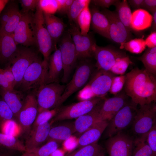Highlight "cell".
Segmentation results:
<instances>
[{
  "label": "cell",
  "instance_id": "cell-1",
  "mask_svg": "<svg viewBox=\"0 0 156 156\" xmlns=\"http://www.w3.org/2000/svg\"><path fill=\"white\" fill-rule=\"evenodd\" d=\"M125 75L124 90L134 103L141 105L156 102L155 75L138 68Z\"/></svg>",
  "mask_w": 156,
  "mask_h": 156
},
{
  "label": "cell",
  "instance_id": "cell-2",
  "mask_svg": "<svg viewBox=\"0 0 156 156\" xmlns=\"http://www.w3.org/2000/svg\"><path fill=\"white\" fill-rule=\"evenodd\" d=\"M116 75L110 71L96 69L87 84L78 93V99L82 101L104 97L109 92L113 78Z\"/></svg>",
  "mask_w": 156,
  "mask_h": 156
},
{
  "label": "cell",
  "instance_id": "cell-3",
  "mask_svg": "<svg viewBox=\"0 0 156 156\" xmlns=\"http://www.w3.org/2000/svg\"><path fill=\"white\" fill-rule=\"evenodd\" d=\"M31 26L36 44L43 55V60L48 63L51 52L55 50L57 46L54 44L47 29L44 21L43 11L39 4L35 13L32 15Z\"/></svg>",
  "mask_w": 156,
  "mask_h": 156
},
{
  "label": "cell",
  "instance_id": "cell-4",
  "mask_svg": "<svg viewBox=\"0 0 156 156\" xmlns=\"http://www.w3.org/2000/svg\"><path fill=\"white\" fill-rule=\"evenodd\" d=\"M90 59L80 60L77 65L71 80L66 86L57 107H60L69 97L83 88L88 82L95 67Z\"/></svg>",
  "mask_w": 156,
  "mask_h": 156
},
{
  "label": "cell",
  "instance_id": "cell-5",
  "mask_svg": "<svg viewBox=\"0 0 156 156\" xmlns=\"http://www.w3.org/2000/svg\"><path fill=\"white\" fill-rule=\"evenodd\" d=\"M48 63L38 57L28 67L17 88L15 90L23 92H34L45 84Z\"/></svg>",
  "mask_w": 156,
  "mask_h": 156
},
{
  "label": "cell",
  "instance_id": "cell-6",
  "mask_svg": "<svg viewBox=\"0 0 156 156\" xmlns=\"http://www.w3.org/2000/svg\"><path fill=\"white\" fill-rule=\"evenodd\" d=\"M156 122L155 102L140 105L132 124L134 139L146 137L148 132Z\"/></svg>",
  "mask_w": 156,
  "mask_h": 156
},
{
  "label": "cell",
  "instance_id": "cell-7",
  "mask_svg": "<svg viewBox=\"0 0 156 156\" xmlns=\"http://www.w3.org/2000/svg\"><path fill=\"white\" fill-rule=\"evenodd\" d=\"M65 87L59 83L44 84L33 92L36 97L38 113L56 107Z\"/></svg>",
  "mask_w": 156,
  "mask_h": 156
},
{
  "label": "cell",
  "instance_id": "cell-8",
  "mask_svg": "<svg viewBox=\"0 0 156 156\" xmlns=\"http://www.w3.org/2000/svg\"><path fill=\"white\" fill-rule=\"evenodd\" d=\"M137 105L131 99L111 119L104 131L106 138H110L122 131L132 124L138 109Z\"/></svg>",
  "mask_w": 156,
  "mask_h": 156
},
{
  "label": "cell",
  "instance_id": "cell-9",
  "mask_svg": "<svg viewBox=\"0 0 156 156\" xmlns=\"http://www.w3.org/2000/svg\"><path fill=\"white\" fill-rule=\"evenodd\" d=\"M58 42L63 64L62 81L65 83L68 81L77 64V57L74 44L68 31L64 32Z\"/></svg>",
  "mask_w": 156,
  "mask_h": 156
},
{
  "label": "cell",
  "instance_id": "cell-10",
  "mask_svg": "<svg viewBox=\"0 0 156 156\" xmlns=\"http://www.w3.org/2000/svg\"><path fill=\"white\" fill-rule=\"evenodd\" d=\"M104 97H95L60 107L51 123L55 121L77 118L93 109Z\"/></svg>",
  "mask_w": 156,
  "mask_h": 156
},
{
  "label": "cell",
  "instance_id": "cell-11",
  "mask_svg": "<svg viewBox=\"0 0 156 156\" xmlns=\"http://www.w3.org/2000/svg\"><path fill=\"white\" fill-rule=\"evenodd\" d=\"M70 24V26L68 31L74 44L77 60H80L93 57L96 44L92 36L89 34L85 35H81L78 25L74 23Z\"/></svg>",
  "mask_w": 156,
  "mask_h": 156
},
{
  "label": "cell",
  "instance_id": "cell-12",
  "mask_svg": "<svg viewBox=\"0 0 156 156\" xmlns=\"http://www.w3.org/2000/svg\"><path fill=\"white\" fill-rule=\"evenodd\" d=\"M38 57L37 52L31 48L27 47L18 48L10 65L15 80L14 89H16L18 86L29 66Z\"/></svg>",
  "mask_w": 156,
  "mask_h": 156
},
{
  "label": "cell",
  "instance_id": "cell-13",
  "mask_svg": "<svg viewBox=\"0 0 156 156\" xmlns=\"http://www.w3.org/2000/svg\"><path fill=\"white\" fill-rule=\"evenodd\" d=\"M134 140L123 131L108 138L105 146L109 156H132Z\"/></svg>",
  "mask_w": 156,
  "mask_h": 156
},
{
  "label": "cell",
  "instance_id": "cell-14",
  "mask_svg": "<svg viewBox=\"0 0 156 156\" xmlns=\"http://www.w3.org/2000/svg\"><path fill=\"white\" fill-rule=\"evenodd\" d=\"M127 55L120 49L108 46H95L93 56L96 60L95 64L96 69L110 71L116 62L119 59Z\"/></svg>",
  "mask_w": 156,
  "mask_h": 156
},
{
  "label": "cell",
  "instance_id": "cell-15",
  "mask_svg": "<svg viewBox=\"0 0 156 156\" xmlns=\"http://www.w3.org/2000/svg\"><path fill=\"white\" fill-rule=\"evenodd\" d=\"M38 113L35 94L33 92H28L26 96L23 106L17 119L23 132L29 133Z\"/></svg>",
  "mask_w": 156,
  "mask_h": 156
},
{
  "label": "cell",
  "instance_id": "cell-16",
  "mask_svg": "<svg viewBox=\"0 0 156 156\" xmlns=\"http://www.w3.org/2000/svg\"><path fill=\"white\" fill-rule=\"evenodd\" d=\"M107 18L109 24V39L120 46L131 39L132 34L120 20L115 11L106 8L101 11Z\"/></svg>",
  "mask_w": 156,
  "mask_h": 156
},
{
  "label": "cell",
  "instance_id": "cell-17",
  "mask_svg": "<svg viewBox=\"0 0 156 156\" xmlns=\"http://www.w3.org/2000/svg\"><path fill=\"white\" fill-rule=\"evenodd\" d=\"M130 98L124 90L112 97L105 98L99 112L98 121L109 122L131 100Z\"/></svg>",
  "mask_w": 156,
  "mask_h": 156
},
{
  "label": "cell",
  "instance_id": "cell-18",
  "mask_svg": "<svg viewBox=\"0 0 156 156\" xmlns=\"http://www.w3.org/2000/svg\"><path fill=\"white\" fill-rule=\"evenodd\" d=\"M21 13L20 21L12 34L13 38L17 44L27 47L36 44L31 26L32 15L29 12Z\"/></svg>",
  "mask_w": 156,
  "mask_h": 156
},
{
  "label": "cell",
  "instance_id": "cell-19",
  "mask_svg": "<svg viewBox=\"0 0 156 156\" xmlns=\"http://www.w3.org/2000/svg\"><path fill=\"white\" fill-rule=\"evenodd\" d=\"M51 123L49 121L42 123L31 130L24 144L26 152H33L47 141L51 128Z\"/></svg>",
  "mask_w": 156,
  "mask_h": 156
},
{
  "label": "cell",
  "instance_id": "cell-20",
  "mask_svg": "<svg viewBox=\"0 0 156 156\" xmlns=\"http://www.w3.org/2000/svg\"><path fill=\"white\" fill-rule=\"evenodd\" d=\"M17 45L12 34L0 31V61L7 63V67L10 66L16 55L18 49Z\"/></svg>",
  "mask_w": 156,
  "mask_h": 156
},
{
  "label": "cell",
  "instance_id": "cell-21",
  "mask_svg": "<svg viewBox=\"0 0 156 156\" xmlns=\"http://www.w3.org/2000/svg\"><path fill=\"white\" fill-rule=\"evenodd\" d=\"M24 93L15 90L5 89L0 88V95L7 103L17 119L23 105L26 96Z\"/></svg>",
  "mask_w": 156,
  "mask_h": 156
},
{
  "label": "cell",
  "instance_id": "cell-22",
  "mask_svg": "<svg viewBox=\"0 0 156 156\" xmlns=\"http://www.w3.org/2000/svg\"><path fill=\"white\" fill-rule=\"evenodd\" d=\"M104 98L92 111L76 118L73 122L75 133L80 135L98 122L99 112Z\"/></svg>",
  "mask_w": 156,
  "mask_h": 156
},
{
  "label": "cell",
  "instance_id": "cell-23",
  "mask_svg": "<svg viewBox=\"0 0 156 156\" xmlns=\"http://www.w3.org/2000/svg\"><path fill=\"white\" fill-rule=\"evenodd\" d=\"M108 122L106 120L99 121L82 133L78 139L77 147L80 148L96 143L105 129Z\"/></svg>",
  "mask_w": 156,
  "mask_h": 156
},
{
  "label": "cell",
  "instance_id": "cell-24",
  "mask_svg": "<svg viewBox=\"0 0 156 156\" xmlns=\"http://www.w3.org/2000/svg\"><path fill=\"white\" fill-rule=\"evenodd\" d=\"M62 70L63 64L60 51L59 48H57V47L49 58L45 84L59 83L60 76Z\"/></svg>",
  "mask_w": 156,
  "mask_h": 156
},
{
  "label": "cell",
  "instance_id": "cell-25",
  "mask_svg": "<svg viewBox=\"0 0 156 156\" xmlns=\"http://www.w3.org/2000/svg\"><path fill=\"white\" fill-rule=\"evenodd\" d=\"M44 23L47 29L54 44H56L62 36L66 27L60 18L53 14L43 12Z\"/></svg>",
  "mask_w": 156,
  "mask_h": 156
},
{
  "label": "cell",
  "instance_id": "cell-26",
  "mask_svg": "<svg viewBox=\"0 0 156 156\" xmlns=\"http://www.w3.org/2000/svg\"><path fill=\"white\" fill-rule=\"evenodd\" d=\"M90 11L91 25L93 30L101 36L109 39V24L107 18L95 6L92 7Z\"/></svg>",
  "mask_w": 156,
  "mask_h": 156
},
{
  "label": "cell",
  "instance_id": "cell-27",
  "mask_svg": "<svg viewBox=\"0 0 156 156\" xmlns=\"http://www.w3.org/2000/svg\"><path fill=\"white\" fill-rule=\"evenodd\" d=\"M152 15L146 10L140 8L135 10L132 13L131 23V28L139 31L151 27Z\"/></svg>",
  "mask_w": 156,
  "mask_h": 156
},
{
  "label": "cell",
  "instance_id": "cell-28",
  "mask_svg": "<svg viewBox=\"0 0 156 156\" xmlns=\"http://www.w3.org/2000/svg\"><path fill=\"white\" fill-rule=\"evenodd\" d=\"M75 131L73 123H68L51 128L47 142L52 140L60 143L69 138Z\"/></svg>",
  "mask_w": 156,
  "mask_h": 156
},
{
  "label": "cell",
  "instance_id": "cell-29",
  "mask_svg": "<svg viewBox=\"0 0 156 156\" xmlns=\"http://www.w3.org/2000/svg\"><path fill=\"white\" fill-rule=\"evenodd\" d=\"M114 5L116 7V12L120 20L127 29L131 31L132 29L131 23L132 13L128 1L126 0L122 1L118 0Z\"/></svg>",
  "mask_w": 156,
  "mask_h": 156
},
{
  "label": "cell",
  "instance_id": "cell-30",
  "mask_svg": "<svg viewBox=\"0 0 156 156\" xmlns=\"http://www.w3.org/2000/svg\"><path fill=\"white\" fill-rule=\"evenodd\" d=\"M137 59L142 63L147 71L156 75V47L148 48Z\"/></svg>",
  "mask_w": 156,
  "mask_h": 156
},
{
  "label": "cell",
  "instance_id": "cell-31",
  "mask_svg": "<svg viewBox=\"0 0 156 156\" xmlns=\"http://www.w3.org/2000/svg\"><path fill=\"white\" fill-rule=\"evenodd\" d=\"M0 146L10 149L26 152L25 144L17 137L0 132Z\"/></svg>",
  "mask_w": 156,
  "mask_h": 156
},
{
  "label": "cell",
  "instance_id": "cell-32",
  "mask_svg": "<svg viewBox=\"0 0 156 156\" xmlns=\"http://www.w3.org/2000/svg\"><path fill=\"white\" fill-rule=\"evenodd\" d=\"M89 5L88 4L83 9L77 20V25L79 27L81 34L83 35L88 34L91 25V14Z\"/></svg>",
  "mask_w": 156,
  "mask_h": 156
},
{
  "label": "cell",
  "instance_id": "cell-33",
  "mask_svg": "<svg viewBox=\"0 0 156 156\" xmlns=\"http://www.w3.org/2000/svg\"><path fill=\"white\" fill-rule=\"evenodd\" d=\"M91 0H73L67 14L70 23H74L77 25V17L85 7L90 4Z\"/></svg>",
  "mask_w": 156,
  "mask_h": 156
},
{
  "label": "cell",
  "instance_id": "cell-34",
  "mask_svg": "<svg viewBox=\"0 0 156 156\" xmlns=\"http://www.w3.org/2000/svg\"><path fill=\"white\" fill-rule=\"evenodd\" d=\"M0 129L1 132L3 133L16 137L23 132L19 124L14 119L5 120L1 123Z\"/></svg>",
  "mask_w": 156,
  "mask_h": 156
},
{
  "label": "cell",
  "instance_id": "cell-35",
  "mask_svg": "<svg viewBox=\"0 0 156 156\" xmlns=\"http://www.w3.org/2000/svg\"><path fill=\"white\" fill-rule=\"evenodd\" d=\"M146 138L134 139V148L132 156H154L152 151L146 142Z\"/></svg>",
  "mask_w": 156,
  "mask_h": 156
},
{
  "label": "cell",
  "instance_id": "cell-36",
  "mask_svg": "<svg viewBox=\"0 0 156 156\" xmlns=\"http://www.w3.org/2000/svg\"><path fill=\"white\" fill-rule=\"evenodd\" d=\"M146 47L145 41L142 38L131 39L120 45V49H125L131 53L139 54L144 51Z\"/></svg>",
  "mask_w": 156,
  "mask_h": 156
},
{
  "label": "cell",
  "instance_id": "cell-37",
  "mask_svg": "<svg viewBox=\"0 0 156 156\" xmlns=\"http://www.w3.org/2000/svg\"><path fill=\"white\" fill-rule=\"evenodd\" d=\"M103 151V148L96 143L80 148L65 156H95Z\"/></svg>",
  "mask_w": 156,
  "mask_h": 156
},
{
  "label": "cell",
  "instance_id": "cell-38",
  "mask_svg": "<svg viewBox=\"0 0 156 156\" xmlns=\"http://www.w3.org/2000/svg\"><path fill=\"white\" fill-rule=\"evenodd\" d=\"M21 16L22 13L18 8L15 11L5 24L1 27L0 31L12 34L19 23Z\"/></svg>",
  "mask_w": 156,
  "mask_h": 156
},
{
  "label": "cell",
  "instance_id": "cell-39",
  "mask_svg": "<svg viewBox=\"0 0 156 156\" xmlns=\"http://www.w3.org/2000/svg\"><path fill=\"white\" fill-rule=\"evenodd\" d=\"M58 142L54 141H49L31 153L33 156H51L58 148Z\"/></svg>",
  "mask_w": 156,
  "mask_h": 156
},
{
  "label": "cell",
  "instance_id": "cell-40",
  "mask_svg": "<svg viewBox=\"0 0 156 156\" xmlns=\"http://www.w3.org/2000/svg\"><path fill=\"white\" fill-rule=\"evenodd\" d=\"M60 107H56L51 109L44 110L39 113L31 127V130L34 129L42 123L49 122L57 113Z\"/></svg>",
  "mask_w": 156,
  "mask_h": 156
},
{
  "label": "cell",
  "instance_id": "cell-41",
  "mask_svg": "<svg viewBox=\"0 0 156 156\" xmlns=\"http://www.w3.org/2000/svg\"><path fill=\"white\" fill-rule=\"evenodd\" d=\"M18 8V4L15 1L9 0L0 14L1 27L5 24L15 11Z\"/></svg>",
  "mask_w": 156,
  "mask_h": 156
},
{
  "label": "cell",
  "instance_id": "cell-42",
  "mask_svg": "<svg viewBox=\"0 0 156 156\" xmlns=\"http://www.w3.org/2000/svg\"><path fill=\"white\" fill-rule=\"evenodd\" d=\"M131 63L129 57L127 55L119 59L110 71L116 75H124L129 65Z\"/></svg>",
  "mask_w": 156,
  "mask_h": 156
},
{
  "label": "cell",
  "instance_id": "cell-43",
  "mask_svg": "<svg viewBox=\"0 0 156 156\" xmlns=\"http://www.w3.org/2000/svg\"><path fill=\"white\" fill-rule=\"evenodd\" d=\"M125 80V75L114 76L113 78L109 92L114 95L120 92L124 87Z\"/></svg>",
  "mask_w": 156,
  "mask_h": 156
},
{
  "label": "cell",
  "instance_id": "cell-44",
  "mask_svg": "<svg viewBox=\"0 0 156 156\" xmlns=\"http://www.w3.org/2000/svg\"><path fill=\"white\" fill-rule=\"evenodd\" d=\"M38 4L44 12L53 14L57 12L58 8L57 0H39Z\"/></svg>",
  "mask_w": 156,
  "mask_h": 156
},
{
  "label": "cell",
  "instance_id": "cell-45",
  "mask_svg": "<svg viewBox=\"0 0 156 156\" xmlns=\"http://www.w3.org/2000/svg\"><path fill=\"white\" fill-rule=\"evenodd\" d=\"M14 115L7 103L0 99V124L8 120L14 119Z\"/></svg>",
  "mask_w": 156,
  "mask_h": 156
},
{
  "label": "cell",
  "instance_id": "cell-46",
  "mask_svg": "<svg viewBox=\"0 0 156 156\" xmlns=\"http://www.w3.org/2000/svg\"><path fill=\"white\" fill-rule=\"evenodd\" d=\"M146 142L152 151L154 156H156V122L148 132Z\"/></svg>",
  "mask_w": 156,
  "mask_h": 156
},
{
  "label": "cell",
  "instance_id": "cell-47",
  "mask_svg": "<svg viewBox=\"0 0 156 156\" xmlns=\"http://www.w3.org/2000/svg\"><path fill=\"white\" fill-rule=\"evenodd\" d=\"M39 2V0H20V2L22 8V13H28L30 11L36 10Z\"/></svg>",
  "mask_w": 156,
  "mask_h": 156
},
{
  "label": "cell",
  "instance_id": "cell-48",
  "mask_svg": "<svg viewBox=\"0 0 156 156\" xmlns=\"http://www.w3.org/2000/svg\"><path fill=\"white\" fill-rule=\"evenodd\" d=\"M73 0H57L58 8L57 12L62 14H68Z\"/></svg>",
  "mask_w": 156,
  "mask_h": 156
},
{
  "label": "cell",
  "instance_id": "cell-49",
  "mask_svg": "<svg viewBox=\"0 0 156 156\" xmlns=\"http://www.w3.org/2000/svg\"><path fill=\"white\" fill-rule=\"evenodd\" d=\"M2 71L8 82L14 89L15 85V80L14 75L11 70L10 66H8L4 69H2Z\"/></svg>",
  "mask_w": 156,
  "mask_h": 156
},
{
  "label": "cell",
  "instance_id": "cell-50",
  "mask_svg": "<svg viewBox=\"0 0 156 156\" xmlns=\"http://www.w3.org/2000/svg\"><path fill=\"white\" fill-rule=\"evenodd\" d=\"M63 147L65 151H71L75 148L78 145V139L72 136L68 139L64 141Z\"/></svg>",
  "mask_w": 156,
  "mask_h": 156
},
{
  "label": "cell",
  "instance_id": "cell-51",
  "mask_svg": "<svg viewBox=\"0 0 156 156\" xmlns=\"http://www.w3.org/2000/svg\"><path fill=\"white\" fill-rule=\"evenodd\" d=\"M118 0H92L91 2L96 6L105 8H108L112 5H114Z\"/></svg>",
  "mask_w": 156,
  "mask_h": 156
},
{
  "label": "cell",
  "instance_id": "cell-52",
  "mask_svg": "<svg viewBox=\"0 0 156 156\" xmlns=\"http://www.w3.org/2000/svg\"><path fill=\"white\" fill-rule=\"evenodd\" d=\"M142 8L152 13L156 10V0H144Z\"/></svg>",
  "mask_w": 156,
  "mask_h": 156
},
{
  "label": "cell",
  "instance_id": "cell-53",
  "mask_svg": "<svg viewBox=\"0 0 156 156\" xmlns=\"http://www.w3.org/2000/svg\"><path fill=\"white\" fill-rule=\"evenodd\" d=\"M145 41L146 45L148 48L156 47V31H152Z\"/></svg>",
  "mask_w": 156,
  "mask_h": 156
},
{
  "label": "cell",
  "instance_id": "cell-54",
  "mask_svg": "<svg viewBox=\"0 0 156 156\" xmlns=\"http://www.w3.org/2000/svg\"><path fill=\"white\" fill-rule=\"evenodd\" d=\"M0 88L5 89H14L8 82L4 76L2 71V68H0Z\"/></svg>",
  "mask_w": 156,
  "mask_h": 156
},
{
  "label": "cell",
  "instance_id": "cell-55",
  "mask_svg": "<svg viewBox=\"0 0 156 156\" xmlns=\"http://www.w3.org/2000/svg\"><path fill=\"white\" fill-rule=\"evenodd\" d=\"M144 1V0H129L128 2L133 8L138 9L142 8Z\"/></svg>",
  "mask_w": 156,
  "mask_h": 156
},
{
  "label": "cell",
  "instance_id": "cell-56",
  "mask_svg": "<svg viewBox=\"0 0 156 156\" xmlns=\"http://www.w3.org/2000/svg\"><path fill=\"white\" fill-rule=\"evenodd\" d=\"M152 21L151 24L152 31H156V10L152 13Z\"/></svg>",
  "mask_w": 156,
  "mask_h": 156
},
{
  "label": "cell",
  "instance_id": "cell-57",
  "mask_svg": "<svg viewBox=\"0 0 156 156\" xmlns=\"http://www.w3.org/2000/svg\"><path fill=\"white\" fill-rule=\"evenodd\" d=\"M65 151L64 150L57 148L51 154V156H64Z\"/></svg>",
  "mask_w": 156,
  "mask_h": 156
},
{
  "label": "cell",
  "instance_id": "cell-58",
  "mask_svg": "<svg viewBox=\"0 0 156 156\" xmlns=\"http://www.w3.org/2000/svg\"><path fill=\"white\" fill-rule=\"evenodd\" d=\"M9 0H0V14Z\"/></svg>",
  "mask_w": 156,
  "mask_h": 156
},
{
  "label": "cell",
  "instance_id": "cell-59",
  "mask_svg": "<svg viewBox=\"0 0 156 156\" xmlns=\"http://www.w3.org/2000/svg\"><path fill=\"white\" fill-rule=\"evenodd\" d=\"M95 156H105V154L104 151H103L101 152Z\"/></svg>",
  "mask_w": 156,
  "mask_h": 156
},
{
  "label": "cell",
  "instance_id": "cell-60",
  "mask_svg": "<svg viewBox=\"0 0 156 156\" xmlns=\"http://www.w3.org/2000/svg\"><path fill=\"white\" fill-rule=\"evenodd\" d=\"M28 153L27 152H24L22 155L20 156H28Z\"/></svg>",
  "mask_w": 156,
  "mask_h": 156
},
{
  "label": "cell",
  "instance_id": "cell-61",
  "mask_svg": "<svg viewBox=\"0 0 156 156\" xmlns=\"http://www.w3.org/2000/svg\"><path fill=\"white\" fill-rule=\"evenodd\" d=\"M28 156H33L32 154L31 153H28Z\"/></svg>",
  "mask_w": 156,
  "mask_h": 156
},
{
  "label": "cell",
  "instance_id": "cell-62",
  "mask_svg": "<svg viewBox=\"0 0 156 156\" xmlns=\"http://www.w3.org/2000/svg\"><path fill=\"white\" fill-rule=\"evenodd\" d=\"M0 156H1V155H0Z\"/></svg>",
  "mask_w": 156,
  "mask_h": 156
}]
</instances>
